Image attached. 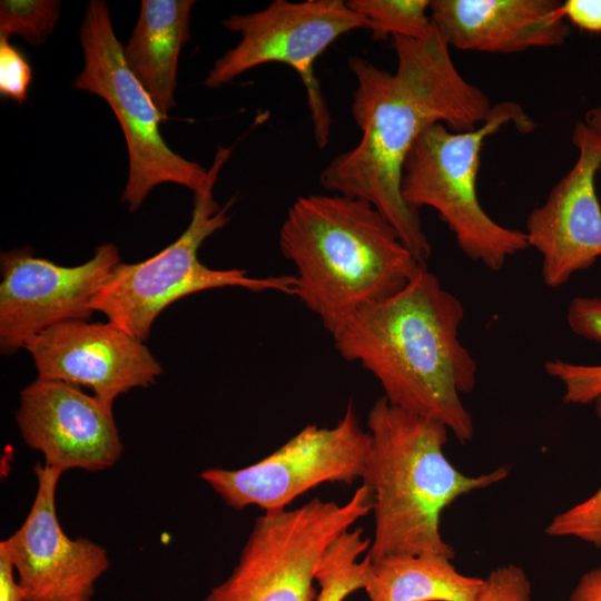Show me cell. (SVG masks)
Returning a JSON list of instances; mask_svg holds the SVG:
<instances>
[{
  "label": "cell",
  "mask_w": 601,
  "mask_h": 601,
  "mask_svg": "<svg viewBox=\"0 0 601 601\" xmlns=\"http://www.w3.org/2000/svg\"><path fill=\"white\" fill-rule=\"evenodd\" d=\"M393 43L394 72L363 57H349L348 69L357 83L351 111L362 135L355 147L326 165L319 181L331 193L370 203L425 264L432 247L418 210L402 196L404 162L430 126L441 122L453 131L472 130L493 105L461 75L435 29L423 39L395 37Z\"/></svg>",
  "instance_id": "obj_1"
},
{
  "label": "cell",
  "mask_w": 601,
  "mask_h": 601,
  "mask_svg": "<svg viewBox=\"0 0 601 601\" xmlns=\"http://www.w3.org/2000/svg\"><path fill=\"white\" fill-rule=\"evenodd\" d=\"M464 308L426 267L395 294L359 308L332 337L361 364L390 404L444 424L461 442L474 436L462 402L477 365L459 338Z\"/></svg>",
  "instance_id": "obj_2"
},
{
  "label": "cell",
  "mask_w": 601,
  "mask_h": 601,
  "mask_svg": "<svg viewBox=\"0 0 601 601\" xmlns=\"http://www.w3.org/2000/svg\"><path fill=\"white\" fill-rule=\"evenodd\" d=\"M296 297L333 335L359 308L401 290L426 267L370 203L337 194L298 197L279 229Z\"/></svg>",
  "instance_id": "obj_3"
},
{
  "label": "cell",
  "mask_w": 601,
  "mask_h": 601,
  "mask_svg": "<svg viewBox=\"0 0 601 601\" xmlns=\"http://www.w3.org/2000/svg\"><path fill=\"white\" fill-rule=\"evenodd\" d=\"M372 450L364 480L373 494L372 562L393 554H440L454 549L440 530L443 511L460 496L490 487L509 475L506 466L470 476L446 457L449 428L398 408L381 396L368 412Z\"/></svg>",
  "instance_id": "obj_4"
},
{
  "label": "cell",
  "mask_w": 601,
  "mask_h": 601,
  "mask_svg": "<svg viewBox=\"0 0 601 601\" xmlns=\"http://www.w3.org/2000/svg\"><path fill=\"white\" fill-rule=\"evenodd\" d=\"M519 132L535 129L521 105L494 104L475 129L453 131L444 124L426 128L412 147L403 167L402 196L418 210L433 208L472 260L500 270L506 260L529 247L524 231L496 223L480 204L476 177L484 141L503 127Z\"/></svg>",
  "instance_id": "obj_5"
},
{
  "label": "cell",
  "mask_w": 601,
  "mask_h": 601,
  "mask_svg": "<svg viewBox=\"0 0 601 601\" xmlns=\"http://www.w3.org/2000/svg\"><path fill=\"white\" fill-rule=\"evenodd\" d=\"M231 148L219 146L206 187L194 194L191 219L186 230L146 260L120 263L100 287L92 308L139 341H145L158 315L171 303L194 293L221 287L252 292L275 290L296 295L294 275L252 277L238 268L214 269L198 258L203 243L229 220V204L220 207L213 196L218 174Z\"/></svg>",
  "instance_id": "obj_6"
},
{
  "label": "cell",
  "mask_w": 601,
  "mask_h": 601,
  "mask_svg": "<svg viewBox=\"0 0 601 601\" xmlns=\"http://www.w3.org/2000/svg\"><path fill=\"white\" fill-rule=\"evenodd\" d=\"M373 509L362 483L344 503L314 497L255 520L231 573L201 601H315L317 566L329 545Z\"/></svg>",
  "instance_id": "obj_7"
},
{
  "label": "cell",
  "mask_w": 601,
  "mask_h": 601,
  "mask_svg": "<svg viewBox=\"0 0 601 601\" xmlns=\"http://www.w3.org/2000/svg\"><path fill=\"white\" fill-rule=\"evenodd\" d=\"M79 38L85 63L72 86L109 105L127 144L129 171L121 201L135 211L164 183L185 186L194 194L203 190L209 170L177 155L162 139L159 125L167 120L127 66L105 1L89 2Z\"/></svg>",
  "instance_id": "obj_8"
},
{
  "label": "cell",
  "mask_w": 601,
  "mask_h": 601,
  "mask_svg": "<svg viewBox=\"0 0 601 601\" xmlns=\"http://www.w3.org/2000/svg\"><path fill=\"white\" fill-rule=\"evenodd\" d=\"M223 26L240 35L233 49L218 58L205 80L219 88L266 63H283L300 77L318 148L329 141L332 116L315 75V61L339 37L367 29L363 16L343 0H275L265 9L233 14Z\"/></svg>",
  "instance_id": "obj_9"
},
{
  "label": "cell",
  "mask_w": 601,
  "mask_h": 601,
  "mask_svg": "<svg viewBox=\"0 0 601 601\" xmlns=\"http://www.w3.org/2000/svg\"><path fill=\"white\" fill-rule=\"evenodd\" d=\"M371 450V434L349 402L334 426L306 425L254 464L206 469L199 476L231 509L257 506L275 512L321 484L363 481Z\"/></svg>",
  "instance_id": "obj_10"
},
{
  "label": "cell",
  "mask_w": 601,
  "mask_h": 601,
  "mask_svg": "<svg viewBox=\"0 0 601 601\" xmlns=\"http://www.w3.org/2000/svg\"><path fill=\"white\" fill-rule=\"evenodd\" d=\"M120 263L114 244L98 246L88 262L71 267L37 257L30 247L1 253V353L24 348L57 324L87 321L97 293Z\"/></svg>",
  "instance_id": "obj_11"
},
{
  "label": "cell",
  "mask_w": 601,
  "mask_h": 601,
  "mask_svg": "<svg viewBox=\"0 0 601 601\" xmlns=\"http://www.w3.org/2000/svg\"><path fill=\"white\" fill-rule=\"evenodd\" d=\"M37 492L22 525L0 542L8 553L26 601H89L108 570L107 551L86 538L71 539L56 510L60 471L33 467Z\"/></svg>",
  "instance_id": "obj_12"
},
{
  "label": "cell",
  "mask_w": 601,
  "mask_h": 601,
  "mask_svg": "<svg viewBox=\"0 0 601 601\" xmlns=\"http://www.w3.org/2000/svg\"><path fill=\"white\" fill-rule=\"evenodd\" d=\"M572 142L578 150L575 162L530 213L524 231L529 247L541 255L543 282L552 288L601 257V205L595 189L601 135L579 120Z\"/></svg>",
  "instance_id": "obj_13"
},
{
  "label": "cell",
  "mask_w": 601,
  "mask_h": 601,
  "mask_svg": "<svg viewBox=\"0 0 601 601\" xmlns=\"http://www.w3.org/2000/svg\"><path fill=\"white\" fill-rule=\"evenodd\" d=\"M38 377L82 385L102 403L134 387H148L162 368L141 341L111 322L71 321L28 341Z\"/></svg>",
  "instance_id": "obj_14"
},
{
  "label": "cell",
  "mask_w": 601,
  "mask_h": 601,
  "mask_svg": "<svg viewBox=\"0 0 601 601\" xmlns=\"http://www.w3.org/2000/svg\"><path fill=\"white\" fill-rule=\"evenodd\" d=\"M16 421L26 444L61 473L105 471L122 454L112 406L65 382L38 377L27 385Z\"/></svg>",
  "instance_id": "obj_15"
},
{
  "label": "cell",
  "mask_w": 601,
  "mask_h": 601,
  "mask_svg": "<svg viewBox=\"0 0 601 601\" xmlns=\"http://www.w3.org/2000/svg\"><path fill=\"white\" fill-rule=\"evenodd\" d=\"M430 17L450 48L466 51L553 48L570 32L558 0H431Z\"/></svg>",
  "instance_id": "obj_16"
},
{
  "label": "cell",
  "mask_w": 601,
  "mask_h": 601,
  "mask_svg": "<svg viewBox=\"0 0 601 601\" xmlns=\"http://www.w3.org/2000/svg\"><path fill=\"white\" fill-rule=\"evenodd\" d=\"M194 4V0H142L124 48L127 66L166 120L176 105L178 60L183 46L190 40Z\"/></svg>",
  "instance_id": "obj_17"
},
{
  "label": "cell",
  "mask_w": 601,
  "mask_h": 601,
  "mask_svg": "<svg viewBox=\"0 0 601 601\" xmlns=\"http://www.w3.org/2000/svg\"><path fill=\"white\" fill-rule=\"evenodd\" d=\"M440 554H393L372 562L367 601H476L484 578L465 575Z\"/></svg>",
  "instance_id": "obj_18"
},
{
  "label": "cell",
  "mask_w": 601,
  "mask_h": 601,
  "mask_svg": "<svg viewBox=\"0 0 601 601\" xmlns=\"http://www.w3.org/2000/svg\"><path fill=\"white\" fill-rule=\"evenodd\" d=\"M566 321L577 335L601 343V298L574 297L568 307ZM545 372L564 387L565 404H591L601 395V364H575L548 361Z\"/></svg>",
  "instance_id": "obj_19"
},
{
  "label": "cell",
  "mask_w": 601,
  "mask_h": 601,
  "mask_svg": "<svg viewBox=\"0 0 601 601\" xmlns=\"http://www.w3.org/2000/svg\"><path fill=\"white\" fill-rule=\"evenodd\" d=\"M371 540L362 528L343 532L324 553L316 573L318 592L315 601H344L365 589L372 572V560L365 554Z\"/></svg>",
  "instance_id": "obj_20"
},
{
  "label": "cell",
  "mask_w": 601,
  "mask_h": 601,
  "mask_svg": "<svg viewBox=\"0 0 601 601\" xmlns=\"http://www.w3.org/2000/svg\"><path fill=\"white\" fill-rule=\"evenodd\" d=\"M431 0H349L351 9L363 16L374 40L388 37L423 39L434 30Z\"/></svg>",
  "instance_id": "obj_21"
},
{
  "label": "cell",
  "mask_w": 601,
  "mask_h": 601,
  "mask_svg": "<svg viewBox=\"0 0 601 601\" xmlns=\"http://www.w3.org/2000/svg\"><path fill=\"white\" fill-rule=\"evenodd\" d=\"M60 14L56 0H2L0 37L18 35L33 46L43 43L53 31Z\"/></svg>",
  "instance_id": "obj_22"
},
{
  "label": "cell",
  "mask_w": 601,
  "mask_h": 601,
  "mask_svg": "<svg viewBox=\"0 0 601 601\" xmlns=\"http://www.w3.org/2000/svg\"><path fill=\"white\" fill-rule=\"evenodd\" d=\"M593 404L601 421V395ZM545 533L553 538H577L601 549V486L590 497L555 515Z\"/></svg>",
  "instance_id": "obj_23"
},
{
  "label": "cell",
  "mask_w": 601,
  "mask_h": 601,
  "mask_svg": "<svg viewBox=\"0 0 601 601\" xmlns=\"http://www.w3.org/2000/svg\"><path fill=\"white\" fill-rule=\"evenodd\" d=\"M32 81V69L22 52L0 37V95L23 104Z\"/></svg>",
  "instance_id": "obj_24"
},
{
  "label": "cell",
  "mask_w": 601,
  "mask_h": 601,
  "mask_svg": "<svg viewBox=\"0 0 601 601\" xmlns=\"http://www.w3.org/2000/svg\"><path fill=\"white\" fill-rule=\"evenodd\" d=\"M476 601H532L531 582L516 564L497 566L484 578Z\"/></svg>",
  "instance_id": "obj_25"
},
{
  "label": "cell",
  "mask_w": 601,
  "mask_h": 601,
  "mask_svg": "<svg viewBox=\"0 0 601 601\" xmlns=\"http://www.w3.org/2000/svg\"><path fill=\"white\" fill-rule=\"evenodd\" d=\"M561 12L580 30L601 33V0H566L561 2Z\"/></svg>",
  "instance_id": "obj_26"
},
{
  "label": "cell",
  "mask_w": 601,
  "mask_h": 601,
  "mask_svg": "<svg viewBox=\"0 0 601 601\" xmlns=\"http://www.w3.org/2000/svg\"><path fill=\"white\" fill-rule=\"evenodd\" d=\"M0 601H26L13 564L2 546H0Z\"/></svg>",
  "instance_id": "obj_27"
},
{
  "label": "cell",
  "mask_w": 601,
  "mask_h": 601,
  "mask_svg": "<svg viewBox=\"0 0 601 601\" xmlns=\"http://www.w3.org/2000/svg\"><path fill=\"white\" fill-rule=\"evenodd\" d=\"M569 601H601V566L593 568L580 577Z\"/></svg>",
  "instance_id": "obj_28"
},
{
  "label": "cell",
  "mask_w": 601,
  "mask_h": 601,
  "mask_svg": "<svg viewBox=\"0 0 601 601\" xmlns=\"http://www.w3.org/2000/svg\"><path fill=\"white\" fill-rule=\"evenodd\" d=\"M583 121L588 127L601 135V105L588 110Z\"/></svg>",
  "instance_id": "obj_29"
}]
</instances>
